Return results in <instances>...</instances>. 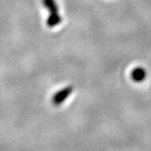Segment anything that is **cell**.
I'll return each mask as SVG.
<instances>
[{"label": "cell", "instance_id": "1", "mask_svg": "<svg viewBox=\"0 0 151 151\" xmlns=\"http://www.w3.org/2000/svg\"><path fill=\"white\" fill-rule=\"evenodd\" d=\"M44 5L49 11V17L47 18V26L49 27H54L61 22V17L58 14V6L55 0H42Z\"/></svg>", "mask_w": 151, "mask_h": 151}, {"label": "cell", "instance_id": "2", "mask_svg": "<svg viewBox=\"0 0 151 151\" xmlns=\"http://www.w3.org/2000/svg\"><path fill=\"white\" fill-rule=\"evenodd\" d=\"M72 92H73V88L72 87H67V88L61 89L60 91L57 92L55 95H54L53 99H52L53 104L56 105V106H59L60 104H62L65 100L68 98Z\"/></svg>", "mask_w": 151, "mask_h": 151}, {"label": "cell", "instance_id": "3", "mask_svg": "<svg viewBox=\"0 0 151 151\" xmlns=\"http://www.w3.org/2000/svg\"><path fill=\"white\" fill-rule=\"evenodd\" d=\"M146 70L142 68H136L132 73H131V78L136 82H141L146 78Z\"/></svg>", "mask_w": 151, "mask_h": 151}]
</instances>
